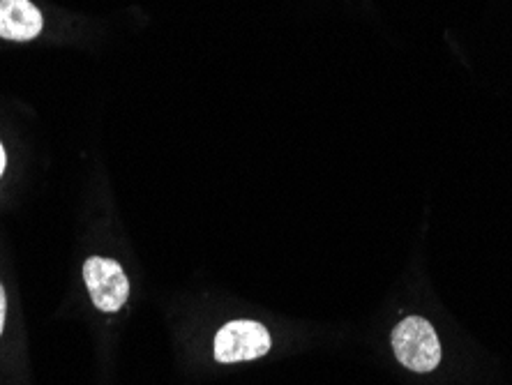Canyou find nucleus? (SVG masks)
<instances>
[{"label":"nucleus","mask_w":512,"mask_h":385,"mask_svg":"<svg viewBox=\"0 0 512 385\" xmlns=\"http://www.w3.org/2000/svg\"><path fill=\"white\" fill-rule=\"evenodd\" d=\"M390 339H393L395 358L411 372L427 374L439 367L441 342L432 323L425 321L423 316H409L397 323Z\"/></svg>","instance_id":"1"},{"label":"nucleus","mask_w":512,"mask_h":385,"mask_svg":"<svg viewBox=\"0 0 512 385\" xmlns=\"http://www.w3.org/2000/svg\"><path fill=\"white\" fill-rule=\"evenodd\" d=\"M268 328L259 321H231L220 328L215 337V360L222 365L231 362L259 360L270 351Z\"/></svg>","instance_id":"2"},{"label":"nucleus","mask_w":512,"mask_h":385,"mask_svg":"<svg viewBox=\"0 0 512 385\" xmlns=\"http://www.w3.org/2000/svg\"><path fill=\"white\" fill-rule=\"evenodd\" d=\"M84 282L93 305L104 314H114L130 298V282L125 270L114 259L90 256L84 263Z\"/></svg>","instance_id":"3"},{"label":"nucleus","mask_w":512,"mask_h":385,"mask_svg":"<svg viewBox=\"0 0 512 385\" xmlns=\"http://www.w3.org/2000/svg\"><path fill=\"white\" fill-rule=\"evenodd\" d=\"M42 26V12L30 0H0V37L3 40H35L42 33Z\"/></svg>","instance_id":"4"},{"label":"nucleus","mask_w":512,"mask_h":385,"mask_svg":"<svg viewBox=\"0 0 512 385\" xmlns=\"http://www.w3.org/2000/svg\"><path fill=\"white\" fill-rule=\"evenodd\" d=\"M5 314H7V296H5V286L0 284V335L5 330Z\"/></svg>","instance_id":"5"},{"label":"nucleus","mask_w":512,"mask_h":385,"mask_svg":"<svg viewBox=\"0 0 512 385\" xmlns=\"http://www.w3.org/2000/svg\"><path fill=\"white\" fill-rule=\"evenodd\" d=\"M5 171V148H3V143H0V173Z\"/></svg>","instance_id":"6"}]
</instances>
